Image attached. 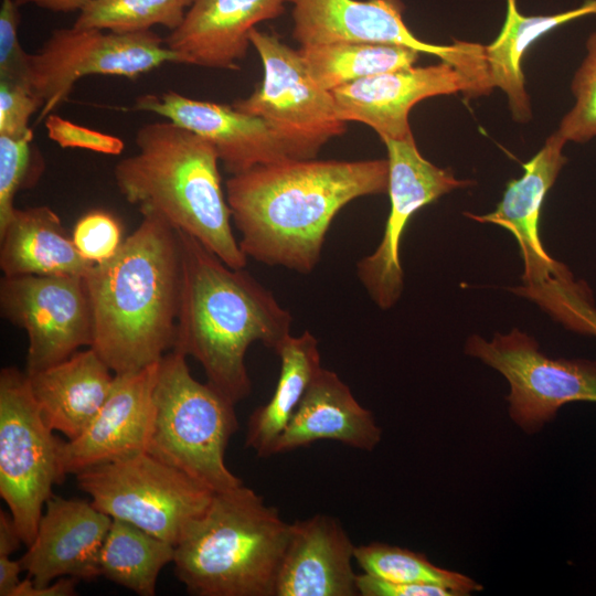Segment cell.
Returning a JSON list of instances; mask_svg holds the SVG:
<instances>
[{
	"label": "cell",
	"mask_w": 596,
	"mask_h": 596,
	"mask_svg": "<svg viewBox=\"0 0 596 596\" xmlns=\"http://www.w3.org/2000/svg\"><path fill=\"white\" fill-rule=\"evenodd\" d=\"M387 159H286L231 175L225 194L247 257L309 274L334 216L358 198L387 193Z\"/></svg>",
	"instance_id": "6da1fadb"
},
{
	"label": "cell",
	"mask_w": 596,
	"mask_h": 596,
	"mask_svg": "<svg viewBox=\"0 0 596 596\" xmlns=\"http://www.w3.org/2000/svg\"><path fill=\"white\" fill-rule=\"evenodd\" d=\"M117 254L84 276L92 348L114 374L142 370L174 347L181 287L178 232L152 212Z\"/></svg>",
	"instance_id": "7a4b0ae2"
},
{
	"label": "cell",
	"mask_w": 596,
	"mask_h": 596,
	"mask_svg": "<svg viewBox=\"0 0 596 596\" xmlns=\"http://www.w3.org/2000/svg\"><path fill=\"white\" fill-rule=\"evenodd\" d=\"M177 232L181 287L172 350L195 359L206 382L236 405L252 392L249 345L262 342L275 352L291 334V313L244 268L227 266L193 236Z\"/></svg>",
	"instance_id": "3957f363"
},
{
	"label": "cell",
	"mask_w": 596,
	"mask_h": 596,
	"mask_svg": "<svg viewBox=\"0 0 596 596\" xmlns=\"http://www.w3.org/2000/svg\"><path fill=\"white\" fill-rule=\"evenodd\" d=\"M135 142L137 153L114 169L126 201L193 236L227 266L244 268L213 146L169 120L141 126Z\"/></svg>",
	"instance_id": "277c9868"
},
{
	"label": "cell",
	"mask_w": 596,
	"mask_h": 596,
	"mask_svg": "<svg viewBox=\"0 0 596 596\" xmlns=\"http://www.w3.org/2000/svg\"><path fill=\"white\" fill-rule=\"evenodd\" d=\"M291 523L253 489L215 492L174 546V573L196 596H274Z\"/></svg>",
	"instance_id": "5b68a950"
},
{
	"label": "cell",
	"mask_w": 596,
	"mask_h": 596,
	"mask_svg": "<svg viewBox=\"0 0 596 596\" xmlns=\"http://www.w3.org/2000/svg\"><path fill=\"white\" fill-rule=\"evenodd\" d=\"M238 429L235 404L211 384L196 381L187 355L171 350L159 361L147 453L214 492L243 485L225 464Z\"/></svg>",
	"instance_id": "8992f818"
},
{
	"label": "cell",
	"mask_w": 596,
	"mask_h": 596,
	"mask_svg": "<svg viewBox=\"0 0 596 596\" xmlns=\"http://www.w3.org/2000/svg\"><path fill=\"white\" fill-rule=\"evenodd\" d=\"M75 477L98 510L174 546L215 493L147 451L84 469Z\"/></svg>",
	"instance_id": "52a82bcc"
},
{
	"label": "cell",
	"mask_w": 596,
	"mask_h": 596,
	"mask_svg": "<svg viewBox=\"0 0 596 596\" xmlns=\"http://www.w3.org/2000/svg\"><path fill=\"white\" fill-rule=\"evenodd\" d=\"M567 141L556 130L543 147L523 164V174L508 182L496 209L486 214L465 212L466 217L493 224L514 237L523 262L521 285L511 291L535 304L553 320L586 286L567 266L550 255L540 234L543 202L567 162Z\"/></svg>",
	"instance_id": "ba28073f"
},
{
	"label": "cell",
	"mask_w": 596,
	"mask_h": 596,
	"mask_svg": "<svg viewBox=\"0 0 596 596\" xmlns=\"http://www.w3.org/2000/svg\"><path fill=\"white\" fill-rule=\"evenodd\" d=\"M33 398L28 374L17 368L0 372V494L23 543L36 534L54 485L63 481L57 439Z\"/></svg>",
	"instance_id": "9c48e42d"
},
{
	"label": "cell",
	"mask_w": 596,
	"mask_h": 596,
	"mask_svg": "<svg viewBox=\"0 0 596 596\" xmlns=\"http://www.w3.org/2000/svg\"><path fill=\"white\" fill-rule=\"evenodd\" d=\"M264 78L248 97L232 105L263 118L284 143L290 159H315L331 138L344 134L331 92L309 74L298 50L256 28L249 33Z\"/></svg>",
	"instance_id": "30bf717a"
},
{
	"label": "cell",
	"mask_w": 596,
	"mask_h": 596,
	"mask_svg": "<svg viewBox=\"0 0 596 596\" xmlns=\"http://www.w3.org/2000/svg\"><path fill=\"white\" fill-rule=\"evenodd\" d=\"M465 353L508 381L510 417L526 433L538 432L567 403H596V360L550 358L519 328L490 339L471 334Z\"/></svg>",
	"instance_id": "8fae6325"
},
{
	"label": "cell",
	"mask_w": 596,
	"mask_h": 596,
	"mask_svg": "<svg viewBox=\"0 0 596 596\" xmlns=\"http://www.w3.org/2000/svg\"><path fill=\"white\" fill-rule=\"evenodd\" d=\"M167 63H179V58L164 39L151 30H54L38 52L29 54V83L42 104L38 123L65 102L83 77L137 78Z\"/></svg>",
	"instance_id": "7c38bea8"
},
{
	"label": "cell",
	"mask_w": 596,
	"mask_h": 596,
	"mask_svg": "<svg viewBox=\"0 0 596 596\" xmlns=\"http://www.w3.org/2000/svg\"><path fill=\"white\" fill-rule=\"evenodd\" d=\"M292 4V36L301 45L336 42L400 45L438 56L471 84L475 97L489 94L485 45L455 40L438 45L422 41L403 19L402 0H286Z\"/></svg>",
	"instance_id": "4fadbf2b"
},
{
	"label": "cell",
	"mask_w": 596,
	"mask_h": 596,
	"mask_svg": "<svg viewBox=\"0 0 596 596\" xmlns=\"http://www.w3.org/2000/svg\"><path fill=\"white\" fill-rule=\"evenodd\" d=\"M382 141L387 151L390 212L377 247L356 263V275L372 301L389 310L404 290L400 248L412 216L443 195L473 185L475 181L456 178L450 169L425 159L414 137Z\"/></svg>",
	"instance_id": "5bb4252c"
},
{
	"label": "cell",
	"mask_w": 596,
	"mask_h": 596,
	"mask_svg": "<svg viewBox=\"0 0 596 596\" xmlns=\"http://www.w3.org/2000/svg\"><path fill=\"white\" fill-rule=\"evenodd\" d=\"M1 316L28 336L26 373L41 371L92 347L93 316L83 276H4Z\"/></svg>",
	"instance_id": "9a60e30c"
},
{
	"label": "cell",
	"mask_w": 596,
	"mask_h": 596,
	"mask_svg": "<svg viewBox=\"0 0 596 596\" xmlns=\"http://www.w3.org/2000/svg\"><path fill=\"white\" fill-rule=\"evenodd\" d=\"M462 93L475 97L470 82L451 64L411 66L364 77L331 91L338 117L371 127L382 140L413 137L412 108L439 95Z\"/></svg>",
	"instance_id": "2e32d148"
},
{
	"label": "cell",
	"mask_w": 596,
	"mask_h": 596,
	"mask_svg": "<svg viewBox=\"0 0 596 596\" xmlns=\"http://www.w3.org/2000/svg\"><path fill=\"white\" fill-rule=\"evenodd\" d=\"M132 108L152 113L210 142L231 175L290 159L284 143L263 118L233 105L193 99L168 91L140 95Z\"/></svg>",
	"instance_id": "e0dca14e"
},
{
	"label": "cell",
	"mask_w": 596,
	"mask_h": 596,
	"mask_svg": "<svg viewBox=\"0 0 596 596\" xmlns=\"http://www.w3.org/2000/svg\"><path fill=\"white\" fill-rule=\"evenodd\" d=\"M158 365L115 374L108 397L91 424L76 438L61 443L64 476L147 451Z\"/></svg>",
	"instance_id": "ac0fdd59"
},
{
	"label": "cell",
	"mask_w": 596,
	"mask_h": 596,
	"mask_svg": "<svg viewBox=\"0 0 596 596\" xmlns=\"http://www.w3.org/2000/svg\"><path fill=\"white\" fill-rule=\"evenodd\" d=\"M113 519L92 502L52 494L46 501L33 542L19 560L34 585L71 576H100V552Z\"/></svg>",
	"instance_id": "d6986e66"
},
{
	"label": "cell",
	"mask_w": 596,
	"mask_h": 596,
	"mask_svg": "<svg viewBox=\"0 0 596 596\" xmlns=\"http://www.w3.org/2000/svg\"><path fill=\"white\" fill-rule=\"evenodd\" d=\"M286 0H194L182 23L166 38L180 64L235 70L256 24L285 10Z\"/></svg>",
	"instance_id": "ffe728a7"
},
{
	"label": "cell",
	"mask_w": 596,
	"mask_h": 596,
	"mask_svg": "<svg viewBox=\"0 0 596 596\" xmlns=\"http://www.w3.org/2000/svg\"><path fill=\"white\" fill-rule=\"evenodd\" d=\"M354 551L355 545L333 517L316 514L292 522L274 596L359 595Z\"/></svg>",
	"instance_id": "44dd1931"
},
{
	"label": "cell",
	"mask_w": 596,
	"mask_h": 596,
	"mask_svg": "<svg viewBox=\"0 0 596 596\" xmlns=\"http://www.w3.org/2000/svg\"><path fill=\"white\" fill-rule=\"evenodd\" d=\"M381 437L382 430L372 412L356 401L336 372L321 368L276 441L273 455L320 440L371 451Z\"/></svg>",
	"instance_id": "7402d4cb"
},
{
	"label": "cell",
	"mask_w": 596,
	"mask_h": 596,
	"mask_svg": "<svg viewBox=\"0 0 596 596\" xmlns=\"http://www.w3.org/2000/svg\"><path fill=\"white\" fill-rule=\"evenodd\" d=\"M26 374L44 422L67 439L76 438L91 424L108 397L115 376L92 347Z\"/></svg>",
	"instance_id": "603a6c76"
},
{
	"label": "cell",
	"mask_w": 596,
	"mask_h": 596,
	"mask_svg": "<svg viewBox=\"0 0 596 596\" xmlns=\"http://www.w3.org/2000/svg\"><path fill=\"white\" fill-rule=\"evenodd\" d=\"M94 264L81 256L60 216L49 206L15 209L0 231L4 276H85Z\"/></svg>",
	"instance_id": "cb8c5ba5"
},
{
	"label": "cell",
	"mask_w": 596,
	"mask_h": 596,
	"mask_svg": "<svg viewBox=\"0 0 596 596\" xmlns=\"http://www.w3.org/2000/svg\"><path fill=\"white\" fill-rule=\"evenodd\" d=\"M596 14V0L547 15H523L517 0H507L504 23L498 36L485 45L490 82L508 98L512 119L528 123L532 118L530 96L525 88L522 60L530 46L552 30L578 18Z\"/></svg>",
	"instance_id": "d4e9b609"
},
{
	"label": "cell",
	"mask_w": 596,
	"mask_h": 596,
	"mask_svg": "<svg viewBox=\"0 0 596 596\" xmlns=\"http://www.w3.org/2000/svg\"><path fill=\"white\" fill-rule=\"evenodd\" d=\"M280 372L270 400L249 416L245 447L258 457L273 456L274 447L286 428L309 384L321 366L318 340L308 330L289 334L276 349Z\"/></svg>",
	"instance_id": "484cf974"
},
{
	"label": "cell",
	"mask_w": 596,
	"mask_h": 596,
	"mask_svg": "<svg viewBox=\"0 0 596 596\" xmlns=\"http://www.w3.org/2000/svg\"><path fill=\"white\" fill-rule=\"evenodd\" d=\"M174 558V545L142 529L113 519L100 552V573L140 596H153L161 570Z\"/></svg>",
	"instance_id": "4316f807"
},
{
	"label": "cell",
	"mask_w": 596,
	"mask_h": 596,
	"mask_svg": "<svg viewBox=\"0 0 596 596\" xmlns=\"http://www.w3.org/2000/svg\"><path fill=\"white\" fill-rule=\"evenodd\" d=\"M311 77L324 89L414 66L419 52L400 45L336 42L298 50Z\"/></svg>",
	"instance_id": "83f0119b"
},
{
	"label": "cell",
	"mask_w": 596,
	"mask_h": 596,
	"mask_svg": "<svg viewBox=\"0 0 596 596\" xmlns=\"http://www.w3.org/2000/svg\"><path fill=\"white\" fill-rule=\"evenodd\" d=\"M354 561L364 573L391 582L441 586L456 596L482 589L468 576L438 567L423 554L385 543L355 546Z\"/></svg>",
	"instance_id": "f1b7e54d"
},
{
	"label": "cell",
	"mask_w": 596,
	"mask_h": 596,
	"mask_svg": "<svg viewBox=\"0 0 596 596\" xmlns=\"http://www.w3.org/2000/svg\"><path fill=\"white\" fill-rule=\"evenodd\" d=\"M194 0H89L73 24L119 33L150 31L161 25L175 30Z\"/></svg>",
	"instance_id": "f546056e"
},
{
	"label": "cell",
	"mask_w": 596,
	"mask_h": 596,
	"mask_svg": "<svg viewBox=\"0 0 596 596\" xmlns=\"http://www.w3.org/2000/svg\"><path fill=\"white\" fill-rule=\"evenodd\" d=\"M43 166L42 157L33 145L32 128L21 135H0V231L17 209V193L38 182Z\"/></svg>",
	"instance_id": "4dcf8cb0"
},
{
	"label": "cell",
	"mask_w": 596,
	"mask_h": 596,
	"mask_svg": "<svg viewBox=\"0 0 596 596\" xmlns=\"http://www.w3.org/2000/svg\"><path fill=\"white\" fill-rule=\"evenodd\" d=\"M585 47L586 54L571 81L574 105L557 129L567 142L585 143L596 137V31L587 38Z\"/></svg>",
	"instance_id": "1f68e13d"
},
{
	"label": "cell",
	"mask_w": 596,
	"mask_h": 596,
	"mask_svg": "<svg viewBox=\"0 0 596 596\" xmlns=\"http://www.w3.org/2000/svg\"><path fill=\"white\" fill-rule=\"evenodd\" d=\"M71 236L81 256L92 264L114 257L125 241L118 220L103 210H93L79 217Z\"/></svg>",
	"instance_id": "d6a6232c"
},
{
	"label": "cell",
	"mask_w": 596,
	"mask_h": 596,
	"mask_svg": "<svg viewBox=\"0 0 596 596\" xmlns=\"http://www.w3.org/2000/svg\"><path fill=\"white\" fill-rule=\"evenodd\" d=\"M44 125L47 137L61 148L85 149L110 156L120 155L125 148L119 137L72 123L53 113L44 119Z\"/></svg>",
	"instance_id": "836d02e7"
},
{
	"label": "cell",
	"mask_w": 596,
	"mask_h": 596,
	"mask_svg": "<svg viewBox=\"0 0 596 596\" xmlns=\"http://www.w3.org/2000/svg\"><path fill=\"white\" fill-rule=\"evenodd\" d=\"M19 12L15 0H1L0 79L29 83V54L18 38Z\"/></svg>",
	"instance_id": "e575fe53"
},
{
	"label": "cell",
	"mask_w": 596,
	"mask_h": 596,
	"mask_svg": "<svg viewBox=\"0 0 596 596\" xmlns=\"http://www.w3.org/2000/svg\"><path fill=\"white\" fill-rule=\"evenodd\" d=\"M42 104L26 83L0 79V135H21Z\"/></svg>",
	"instance_id": "d590c367"
},
{
	"label": "cell",
	"mask_w": 596,
	"mask_h": 596,
	"mask_svg": "<svg viewBox=\"0 0 596 596\" xmlns=\"http://www.w3.org/2000/svg\"><path fill=\"white\" fill-rule=\"evenodd\" d=\"M356 586L361 596H456L441 586L396 583L364 572L358 574Z\"/></svg>",
	"instance_id": "8d00e7d4"
},
{
	"label": "cell",
	"mask_w": 596,
	"mask_h": 596,
	"mask_svg": "<svg viewBox=\"0 0 596 596\" xmlns=\"http://www.w3.org/2000/svg\"><path fill=\"white\" fill-rule=\"evenodd\" d=\"M78 581L75 577L64 576L60 577L55 583L36 586L26 576L20 582L12 596H73L76 594Z\"/></svg>",
	"instance_id": "74e56055"
},
{
	"label": "cell",
	"mask_w": 596,
	"mask_h": 596,
	"mask_svg": "<svg viewBox=\"0 0 596 596\" xmlns=\"http://www.w3.org/2000/svg\"><path fill=\"white\" fill-rule=\"evenodd\" d=\"M23 543L11 512L0 511V555H11Z\"/></svg>",
	"instance_id": "f35d334b"
},
{
	"label": "cell",
	"mask_w": 596,
	"mask_h": 596,
	"mask_svg": "<svg viewBox=\"0 0 596 596\" xmlns=\"http://www.w3.org/2000/svg\"><path fill=\"white\" fill-rule=\"evenodd\" d=\"M20 561H13L9 555H0V596H12L20 584L22 571Z\"/></svg>",
	"instance_id": "ab89813d"
},
{
	"label": "cell",
	"mask_w": 596,
	"mask_h": 596,
	"mask_svg": "<svg viewBox=\"0 0 596 596\" xmlns=\"http://www.w3.org/2000/svg\"><path fill=\"white\" fill-rule=\"evenodd\" d=\"M89 0H15L20 6H35L54 12L79 11Z\"/></svg>",
	"instance_id": "60d3db41"
},
{
	"label": "cell",
	"mask_w": 596,
	"mask_h": 596,
	"mask_svg": "<svg viewBox=\"0 0 596 596\" xmlns=\"http://www.w3.org/2000/svg\"><path fill=\"white\" fill-rule=\"evenodd\" d=\"M583 336L596 337V307L585 318Z\"/></svg>",
	"instance_id": "b9f144b4"
}]
</instances>
